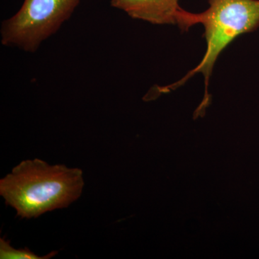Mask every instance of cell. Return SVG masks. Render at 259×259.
<instances>
[{"instance_id":"cell-1","label":"cell","mask_w":259,"mask_h":259,"mask_svg":"<svg viewBox=\"0 0 259 259\" xmlns=\"http://www.w3.org/2000/svg\"><path fill=\"white\" fill-rule=\"evenodd\" d=\"M83 186L80 168L35 158L22 161L0 180V195L17 211V216L31 219L66 208L79 198Z\"/></svg>"},{"instance_id":"cell-2","label":"cell","mask_w":259,"mask_h":259,"mask_svg":"<svg viewBox=\"0 0 259 259\" xmlns=\"http://www.w3.org/2000/svg\"><path fill=\"white\" fill-rule=\"evenodd\" d=\"M209 8L201 13H191L181 10L177 25L182 32L188 31L197 24L204 26L203 36L207 50L202 61L182 79L164 88L158 93H166L183 85L196 74L204 77L205 92L203 100L194 112V119L203 116L206 107L210 103L208 93L209 79L213 67L228 46L242 34L255 31L259 28V0H207Z\"/></svg>"},{"instance_id":"cell-3","label":"cell","mask_w":259,"mask_h":259,"mask_svg":"<svg viewBox=\"0 0 259 259\" xmlns=\"http://www.w3.org/2000/svg\"><path fill=\"white\" fill-rule=\"evenodd\" d=\"M81 1L24 0L18 13L2 23V44L33 54L71 18Z\"/></svg>"},{"instance_id":"cell-4","label":"cell","mask_w":259,"mask_h":259,"mask_svg":"<svg viewBox=\"0 0 259 259\" xmlns=\"http://www.w3.org/2000/svg\"><path fill=\"white\" fill-rule=\"evenodd\" d=\"M112 8L153 25H177L182 8L179 0H111Z\"/></svg>"},{"instance_id":"cell-5","label":"cell","mask_w":259,"mask_h":259,"mask_svg":"<svg viewBox=\"0 0 259 259\" xmlns=\"http://www.w3.org/2000/svg\"><path fill=\"white\" fill-rule=\"evenodd\" d=\"M59 252L51 251L49 254L39 256L28 248L16 249L10 245L9 240L0 239V258L1 259H49L58 254Z\"/></svg>"}]
</instances>
